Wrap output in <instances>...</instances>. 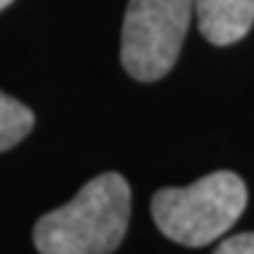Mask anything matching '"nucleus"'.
<instances>
[{
	"instance_id": "3",
	"label": "nucleus",
	"mask_w": 254,
	"mask_h": 254,
	"mask_svg": "<svg viewBox=\"0 0 254 254\" xmlns=\"http://www.w3.org/2000/svg\"><path fill=\"white\" fill-rule=\"evenodd\" d=\"M194 0H130L122 24V65L151 83L174 67L192 21Z\"/></svg>"
},
{
	"instance_id": "6",
	"label": "nucleus",
	"mask_w": 254,
	"mask_h": 254,
	"mask_svg": "<svg viewBox=\"0 0 254 254\" xmlns=\"http://www.w3.org/2000/svg\"><path fill=\"white\" fill-rule=\"evenodd\" d=\"M213 254H254V234H236L215 247Z\"/></svg>"
},
{
	"instance_id": "5",
	"label": "nucleus",
	"mask_w": 254,
	"mask_h": 254,
	"mask_svg": "<svg viewBox=\"0 0 254 254\" xmlns=\"http://www.w3.org/2000/svg\"><path fill=\"white\" fill-rule=\"evenodd\" d=\"M34 127V114L26 104L0 91V151L18 145Z\"/></svg>"
},
{
	"instance_id": "7",
	"label": "nucleus",
	"mask_w": 254,
	"mask_h": 254,
	"mask_svg": "<svg viewBox=\"0 0 254 254\" xmlns=\"http://www.w3.org/2000/svg\"><path fill=\"white\" fill-rule=\"evenodd\" d=\"M10 3H13V0H0V10H3V8H8Z\"/></svg>"
},
{
	"instance_id": "2",
	"label": "nucleus",
	"mask_w": 254,
	"mask_h": 254,
	"mask_svg": "<svg viewBox=\"0 0 254 254\" xmlns=\"http://www.w3.org/2000/svg\"><path fill=\"white\" fill-rule=\"evenodd\" d=\"M247 207V184L234 171H215L190 187L158 190L151 200L153 221L182 247H205L221 239Z\"/></svg>"
},
{
	"instance_id": "4",
	"label": "nucleus",
	"mask_w": 254,
	"mask_h": 254,
	"mask_svg": "<svg viewBox=\"0 0 254 254\" xmlns=\"http://www.w3.org/2000/svg\"><path fill=\"white\" fill-rule=\"evenodd\" d=\"M200 34L218 47L244 39L254 24V0H194Z\"/></svg>"
},
{
	"instance_id": "1",
	"label": "nucleus",
	"mask_w": 254,
	"mask_h": 254,
	"mask_svg": "<svg viewBox=\"0 0 254 254\" xmlns=\"http://www.w3.org/2000/svg\"><path fill=\"white\" fill-rule=\"evenodd\" d=\"M130 223V184L122 174H99L70 202L39 218L34 244L39 254H112Z\"/></svg>"
}]
</instances>
